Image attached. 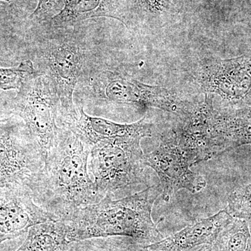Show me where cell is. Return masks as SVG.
Returning a JSON list of instances; mask_svg holds the SVG:
<instances>
[{"label": "cell", "instance_id": "cell-17", "mask_svg": "<svg viewBox=\"0 0 251 251\" xmlns=\"http://www.w3.org/2000/svg\"><path fill=\"white\" fill-rule=\"evenodd\" d=\"M213 251H251V234L245 219H234L212 244Z\"/></svg>", "mask_w": 251, "mask_h": 251}, {"label": "cell", "instance_id": "cell-13", "mask_svg": "<svg viewBox=\"0 0 251 251\" xmlns=\"http://www.w3.org/2000/svg\"><path fill=\"white\" fill-rule=\"evenodd\" d=\"M233 220L227 210L220 211L148 247L151 251H189L205 244L212 245L220 232Z\"/></svg>", "mask_w": 251, "mask_h": 251}, {"label": "cell", "instance_id": "cell-12", "mask_svg": "<svg viewBox=\"0 0 251 251\" xmlns=\"http://www.w3.org/2000/svg\"><path fill=\"white\" fill-rule=\"evenodd\" d=\"M77 110V117L59 120L62 122L59 126L72 130L90 150L106 140L126 138L143 139L152 135V124L145 117L135 123L122 125L101 117L90 116L86 113L82 105Z\"/></svg>", "mask_w": 251, "mask_h": 251}, {"label": "cell", "instance_id": "cell-11", "mask_svg": "<svg viewBox=\"0 0 251 251\" xmlns=\"http://www.w3.org/2000/svg\"><path fill=\"white\" fill-rule=\"evenodd\" d=\"M52 221L58 220L36 204L27 190L0 187V244L27 233L36 225Z\"/></svg>", "mask_w": 251, "mask_h": 251}, {"label": "cell", "instance_id": "cell-5", "mask_svg": "<svg viewBox=\"0 0 251 251\" xmlns=\"http://www.w3.org/2000/svg\"><path fill=\"white\" fill-rule=\"evenodd\" d=\"M60 101L49 77L38 72L23 83L15 99V113L23 119L45 163L58 139Z\"/></svg>", "mask_w": 251, "mask_h": 251}, {"label": "cell", "instance_id": "cell-9", "mask_svg": "<svg viewBox=\"0 0 251 251\" xmlns=\"http://www.w3.org/2000/svg\"><path fill=\"white\" fill-rule=\"evenodd\" d=\"M144 161L158 175L165 201L179 190L196 193L206 186L204 178L190 169L189 162L178 145L174 129L162 137L159 146L145 155Z\"/></svg>", "mask_w": 251, "mask_h": 251}, {"label": "cell", "instance_id": "cell-14", "mask_svg": "<svg viewBox=\"0 0 251 251\" xmlns=\"http://www.w3.org/2000/svg\"><path fill=\"white\" fill-rule=\"evenodd\" d=\"M216 110V156L242 145H251V104Z\"/></svg>", "mask_w": 251, "mask_h": 251}, {"label": "cell", "instance_id": "cell-10", "mask_svg": "<svg viewBox=\"0 0 251 251\" xmlns=\"http://www.w3.org/2000/svg\"><path fill=\"white\" fill-rule=\"evenodd\" d=\"M216 114L213 99L206 95L202 101L188 103L186 112L179 117L175 133L191 166L215 157Z\"/></svg>", "mask_w": 251, "mask_h": 251}, {"label": "cell", "instance_id": "cell-4", "mask_svg": "<svg viewBox=\"0 0 251 251\" xmlns=\"http://www.w3.org/2000/svg\"><path fill=\"white\" fill-rule=\"evenodd\" d=\"M44 157L25 124L0 120V187L27 190L34 199L45 172Z\"/></svg>", "mask_w": 251, "mask_h": 251}, {"label": "cell", "instance_id": "cell-1", "mask_svg": "<svg viewBox=\"0 0 251 251\" xmlns=\"http://www.w3.org/2000/svg\"><path fill=\"white\" fill-rule=\"evenodd\" d=\"M160 184L150 186L121 199L106 196L94 204L82 206L67 219L68 242L93 238L128 237L150 245L163 239L151 217L153 203L161 196Z\"/></svg>", "mask_w": 251, "mask_h": 251}, {"label": "cell", "instance_id": "cell-19", "mask_svg": "<svg viewBox=\"0 0 251 251\" xmlns=\"http://www.w3.org/2000/svg\"><path fill=\"white\" fill-rule=\"evenodd\" d=\"M37 73L30 60L23 62L18 67L0 69V88L20 90L26 80Z\"/></svg>", "mask_w": 251, "mask_h": 251}, {"label": "cell", "instance_id": "cell-21", "mask_svg": "<svg viewBox=\"0 0 251 251\" xmlns=\"http://www.w3.org/2000/svg\"><path fill=\"white\" fill-rule=\"evenodd\" d=\"M140 11L153 18L161 17L171 9L168 0H134Z\"/></svg>", "mask_w": 251, "mask_h": 251}, {"label": "cell", "instance_id": "cell-6", "mask_svg": "<svg viewBox=\"0 0 251 251\" xmlns=\"http://www.w3.org/2000/svg\"><path fill=\"white\" fill-rule=\"evenodd\" d=\"M90 86L96 99L139 108H158L179 117L184 115L188 104L165 87L148 85L112 71L97 73L91 77Z\"/></svg>", "mask_w": 251, "mask_h": 251}, {"label": "cell", "instance_id": "cell-23", "mask_svg": "<svg viewBox=\"0 0 251 251\" xmlns=\"http://www.w3.org/2000/svg\"><path fill=\"white\" fill-rule=\"evenodd\" d=\"M189 251H213L212 245H210V244H205V245L195 248V249Z\"/></svg>", "mask_w": 251, "mask_h": 251}, {"label": "cell", "instance_id": "cell-24", "mask_svg": "<svg viewBox=\"0 0 251 251\" xmlns=\"http://www.w3.org/2000/svg\"><path fill=\"white\" fill-rule=\"evenodd\" d=\"M66 251V248H65V249H64V251Z\"/></svg>", "mask_w": 251, "mask_h": 251}, {"label": "cell", "instance_id": "cell-18", "mask_svg": "<svg viewBox=\"0 0 251 251\" xmlns=\"http://www.w3.org/2000/svg\"><path fill=\"white\" fill-rule=\"evenodd\" d=\"M66 251H151L148 245L128 237L93 238L69 243Z\"/></svg>", "mask_w": 251, "mask_h": 251}, {"label": "cell", "instance_id": "cell-20", "mask_svg": "<svg viewBox=\"0 0 251 251\" xmlns=\"http://www.w3.org/2000/svg\"><path fill=\"white\" fill-rule=\"evenodd\" d=\"M227 211L237 219L251 218V183L240 186L229 195Z\"/></svg>", "mask_w": 251, "mask_h": 251}, {"label": "cell", "instance_id": "cell-15", "mask_svg": "<svg viewBox=\"0 0 251 251\" xmlns=\"http://www.w3.org/2000/svg\"><path fill=\"white\" fill-rule=\"evenodd\" d=\"M95 17H109L126 25L127 14L122 0H64V6L51 19L54 27H65Z\"/></svg>", "mask_w": 251, "mask_h": 251}, {"label": "cell", "instance_id": "cell-2", "mask_svg": "<svg viewBox=\"0 0 251 251\" xmlns=\"http://www.w3.org/2000/svg\"><path fill=\"white\" fill-rule=\"evenodd\" d=\"M90 154V148L72 130L59 126L57 145L46 161L42 181L34 197L36 204L58 221L102 200L89 173Z\"/></svg>", "mask_w": 251, "mask_h": 251}, {"label": "cell", "instance_id": "cell-16", "mask_svg": "<svg viewBox=\"0 0 251 251\" xmlns=\"http://www.w3.org/2000/svg\"><path fill=\"white\" fill-rule=\"evenodd\" d=\"M68 244L64 223L47 221L29 228L25 240L16 251H63Z\"/></svg>", "mask_w": 251, "mask_h": 251}, {"label": "cell", "instance_id": "cell-8", "mask_svg": "<svg viewBox=\"0 0 251 251\" xmlns=\"http://www.w3.org/2000/svg\"><path fill=\"white\" fill-rule=\"evenodd\" d=\"M196 81L204 93L230 103L228 108L242 106L251 92V54L207 61L196 72Z\"/></svg>", "mask_w": 251, "mask_h": 251}, {"label": "cell", "instance_id": "cell-7", "mask_svg": "<svg viewBox=\"0 0 251 251\" xmlns=\"http://www.w3.org/2000/svg\"><path fill=\"white\" fill-rule=\"evenodd\" d=\"M44 75L52 82L60 101L58 119L75 118L78 112L74 94L83 67V52L76 41L69 37L52 38L42 52Z\"/></svg>", "mask_w": 251, "mask_h": 251}, {"label": "cell", "instance_id": "cell-3", "mask_svg": "<svg viewBox=\"0 0 251 251\" xmlns=\"http://www.w3.org/2000/svg\"><path fill=\"white\" fill-rule=\"evenodd\" d=\"M137 138H117L91 148L88 169L101 199L145 181V154Z\"/></svg>", "mask_w": 251, "mask_h": 251}, {"label": "cell", "instance_id": "cell-22", "mask_svg": "<svg viewBox=\"0 0 251 251\" xmlns=\"http://www.w3.org/2000/svg\"><path fill=\"white\" fill-rule=\"evenodd\" d=\"M59 0H39L37 7L32 16L37 18H43L52 11Z\"/></svg>", "mask_w": 251, "mask_h": 251}]
</instances>
